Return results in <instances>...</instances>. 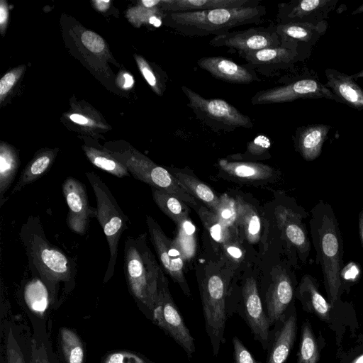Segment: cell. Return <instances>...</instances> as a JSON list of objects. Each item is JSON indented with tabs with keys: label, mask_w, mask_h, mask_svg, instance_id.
I'll use <instances>...</instances> for the list:
<instances>
[{
	"label": "cell",
	"mask_w": 363,
	"mask_h": 363,
	"mask_svg": "<svg viewBox=\"0 0 363 363\" xmlns=\"http://www.w3.org/2000/svg\"><path fill=\"white\" fill-rule=\"evenodd\" d=\"M20 237L30 270L44 283L52 308L57 309L75 288V261L48 240L38 217L28 218L21 227Z\"/></svg>",
	"instance_id": "cell-1"
},
{
	"label": "cell",
	"mask_w": 363,
	"mask_h": 363,
	"mask_svg": "<svg viewBox=\"0 0 363 363\" xmlns=\"http://www.w3.org/2000/svg\"><path fill=\"white\" fill-rule=\"evenodd\" d=\"M309 221L317 264L321 269L329 303L339 299L342 285L343 240L332 206L319 200L311 209Z\"/></svg>",
	"instance_id": "cell-2"
},
{
	"label": "cell",
	"mask_w": 363,
	"mask_h": 363,
	"mask_svg": "<svg viewBox=\"0 0 363 363\" xmlns=\"http://www.w3.org/2000/svg\"><path fill=\"white\" fill-rule=\"evenodd\" d=\"M161 269L148 246L146 233L126 238L123 272L128 289L140 311L152 321Z\"/></svg>",
	"instance_id": "cell-3"
},
{
	"label": "cell",
	"mask_w": 363,
	"mask_h": 363,
	"mask_svg": "<svg viewBox=\"0 0 363 363\" xmlns=\"http://www.w3.org/2000/svg\"><path fill=\"white\" fill-rule=\"evenodd\" d=\"M267 13L263 5L166 13L163 23L186 36L225 34L235 27L258 24Z\"/></svg>",
	"instance_id": "cell-4"
},
{
	"label": "cell",
	"mask_w": 363,
	"mask_h": 363,
	"mask_svg": "<svg viewBox=\"0 0 363 363\" xmlns=\"http://www.w3.org/2000/svg\"><path fill=\"white\" fill-rule=\"evenodd\" d=\"M96 199V218L106 238L109 248V260L104 277L107 283L113 276L118 249L123 233L128 228V218L121 210L109 188L94 172L86 174Z\"/></svg>",
	"instance_id": "cell-5"
},
{
	"label": "cell",
	"mask_w": 363,
	"mask_h": 363,
	"mask_svg": "<svg viewBox=\"0 0 363 363\" xmlns=\"http://www.w3.org/2000/svg\"><path fill=\"white\" fill-rule=\"evenodd\" d=\"M113 155L126 167L135 179L149 184L151 187L167 191L196 211L199 210L200 206L196 199L167 169L135 150L115 152Z\"/></svg>",
	"instance_id": "cell-6"
},
{
	"label": "cell",
	"mask_w": 363,
	"mask_h": 363,
	"mask_svg": "<svg viewBox=\"0 0 363 363\" xmlns=\"http://www.w3.org/2000/svg\"><path fill=\"white\" fill-rule=\"evenodd\" d=\"M182 90L188 99V106L196 117L214 131L231 132L238 128H251L250 118L220 99H206L183 85Z\"/></svg>",
	"instance_id": "cell-7"
},
{
	"label": "cell",
	"mask_w": 363,
	"mask_h": 363,
	"mask_svg": "<svg viewBox=\"0 0 363 363\" xmlns=\"http://www.w3.org/2000/svg\"><path fill=\"white\" fill-rule=\"evenodd\" d=\"M200 291L206 330L216 357L220 345L225 342L226 285L222 275L219 272H207L201 281Z\"/></svg>",
	"instance_id": "cell-8"
},
{
	"label": "cell",
	"mask_w": 363,
	"mask_h": 363,
	"mask_svg": "<svg viewBox=\"0 0 363 363\" xmlns=\"http://www.w3.org/2000/svg\"><path fill=\"white\" fill-rule=\"evenodd\" d=\"M304 99H326L342 104L320 82L317 73L313 71L291 79L282 85L257 91L252 97L251 103L252 105H263Z\"/></svg>",
	"instance_id": "cell-9"
},
{
	"label": "cell",
	"mask_w": 363,
	"mask_h": 363,
	"mask_svg": "<svg viewBox=\"0 0 363 363\" xmlns=\"http://www.w3.org/2000/svg\"><path fill=\"white\" fill-rule=\"evenodd\" d=\"M152 322L181 346L189 358L192 357L195 352L194 338L171 296L163 269L160 274Z\"/></svg>",
	"instance_id": "cell-10"
},
{
	"label": "cell",
	"mask_w": 363,
	"mask_h": 363,
	"mask_svg": "<svg viewBox=\"0 0 363 363\" xmlns=\"http://www.w3.org/2000/svg\"><path fill=\"white\" fill-rule=\"evenodd\" d=\"M1 306L0 363H30L33 330L21 316Z\"/></svg>",
	"instance_id": "cell-11"
},
{
	"label": "cell",
	"mask_w": 363,
	"mask_h": 363,
	"mask_svg": "<svg viewBox=\"0 0 363 363\" xmlns=\"http://www.w3.org/2000/svg\"><path fill=\"white\" fill-rule=\"evenodd\" d=\"M213 47H225L229 52H237L239 56L268 48L281 45L276 31V25L267 27H252L245 30H233L214 36L209 42Z\"/></svg>",
	"instance_id": "cell-12"
},
{
	"label": "cell",
	"mask_w": 363,
	"mask_h": 363,
	"mask_svg": "<svg viewBox=\"0 0 363 363\" xmlns=\"http://www.w3.org/2000/svg\"><path fill=\"white\" fill-rule=\"evenodd\" d=\"M146 224L150 240L163 269L176 281L183 292L191 296V291L184 276V259L175 244L164 234L157 222L150 216H146Z\"/></svg>",
	"instance_id": "cell-13"
},
{
	"label": "cell",
	"mask_w": 363,
	"mask_h": 363,
	"mask_svg": "<svg viewBox=\"0 0 363 363\" xmlns=\"http://www.w3.org/2000/svg\"><path fill=\"white\" fill-rule=\"evenodd\" d=\"M278 226L289 246L294 250L303 264H306L311 252V241L303 220L308 213L300 206H279L275 211Z\"/></svg>",
	"instance_id": "cell-14"
},
{
	"label": "cell",
	"mask_w": 363,
	"mask_h": 363,
	"mask_svg": "<svg viewBox=\"0 0 363 363\" xmlns=\"http://www.w3.org/2000/svg\"><path fill=\"white\" fill-rule=\"evenodd\" d=\"M62 189L68 207L67 225L72 232L84 235L96 211L89 204L86 186L76 178L68 177L63 182Z\"/></svg>",
	"instance_id": "cell-15"
},
{
	"label": "cell",
	"mask_w": 363,
	"mask_h": 363,
	"mask_svg": "<svg viewBox=\"0 0 363 363\" xmlns=\"http://www.w3.org/2000/svg\"><path fill=\"white\" fill-rule=\"evenodd\" d=\"M275 25L281 45L296 50L303 60L311 56L313 48L328 28V21L317 25L301 22Z\"/></svg>",
	"instance_id": "cell-16"
},
{
	"label": "cell",
	"mask_w": 363,
	"mask_h": 363,
	"mask_svg": "<svg viewBox=\"0 0 363 363\" xmlns=\"http://www.w3.org/2000/svg\"><path fill=\"white\" fill-rule=\"evenodd\" d=\"M240 57L246 61L250 68L265 77L292 69L298 62L304 61L296 50L281 45L247 52Z\"/></svg>",
	"instance_id": "cell-17"
},
{
	"label": "cell",
	"mask_w": 363,
	"mask_h": 363,
	"mask_svg": "<svg viewBox=\"0 0 363 363\" xmlns=\"http://www.w3.org/2000/svg\"><path fill=\"white\" fill-rule=\"evenodd\" d=\"M338 0H292L278 4L277 23L301 22L319 24L327 21Z\"/></svg>",
	"instance_id": "cell-18"
},
{
	"label": "cell",
	"mask_w": 363,
	"mask_h": 363,
	"mask_svg": "<svg viewBox=\"0 0 363 363\" xmlns=\"http://www.w3.org/2000/svg\"><path fill=\"white\" fill-rule=\"evenodd\" d=\"M242 298L246 322L255 338L266 350L269 344L270 323L264 311L254 278L249 277L246 279L242 288Z\"/></svg>",
	"instance_id": "cell-19"
},
{
	"label": "cell",
	"mask_w": 363,
	"mask_h": 363,
	"mask_svg": "<svg viewBox=\"0 0 363 363\" xmlns=\"http://www.w3.org/2000/svg\"><path fill=\"white\" fill-rule=\"evenodd\" d=\"M294 294V284L289 271L282 267H277L266 293L267 315L270 325L282 318Z\"/></svg>",
	"instance_id": "cell-20"
},
{
	"label": "cell",
	"mask_w": 363,
	"mask_h": 363,
	"mask_svg": "<svg viewBox=\"0 0 363 363\" xmlns=\"http://www.w3.org/2000/svg\"><path fill=\"white\" fill-rule=\"evenodd\" d=\"M197 64L212 77L225 82L247 84L260 81L257 73L247 64L239 65L222 56L203 57Z\"/></svg>",
	"instance_id": "cell-21"
},
{
	"label": "cell",
	"mask_w": 363,
	"mask_h": 363,
	"mask_svg": "<svg viewBox=\"0 0 363 363\" xmlns=\"http://www.w3.org/2000/svg\"><path fill=\"white\" fill-rule=\"evenodd\" d=\"M331 129L327 124H308L298 127L294 136V147L306 161H313L321 154Z\"/></svg>",
	"instance_id": "cell-22"
},
{
	"label": "cell",
	"mask_w": 363,
	"mask_h": 363,
	"mask_svg": "<svg viewBox=\"0 0 363 363\" xmlns=\"http://www.w3.org/2000/svg\"><path fill=\"white\" fill-rule=\"evenodd\" d=\"M325 86L338 97L342 104L356 110H363V89L351 74L333 68L325 70Z\"/></svg>",
	"instance_id": "cell-23"
},
{
	"label": "cell",
	"mask_w": 363,
	"mask_h": 363,
	"mask_svg": "<svg viewBox=\"0 0 363 363\" xmlns=\"http://www.w3.org/2000/svg\"><path fill=\"white\" fill-rule=\"evenodd\" d=\"M259 2V0H161L160 6L164 12L170 13L256 6Z\"/></svg>",
	"instance_id": "cell-24"
},
{
	"label": "cell",
	"mask_w": 363,
	"mask_h": 363,
	"mask_svg": "<svg viewBox=\"0 0 363 363\" xmlns=\"http://www.w3.org/2000/svg\"><path fill=\"white\" fill-rule=\"evenodd\" d=\"M26 314L33 330L30 363H60L50 340L48 318L31 313Z\"/></svg>",
	"instance_id": "cell-25"
},
{
	"label": "cell",
	"mask_w": 363,
	"mask_h": 363,
	"mask_svg": "<svg viewBox=\"0 0 363 363\" xmlns=\"http://www.w3.org/2000/svg\"><path fill=\"white\" fill-rule=\"evenodd\" d=\"M318 289V280L312 275L306 274L302 277L296 295L306 311L314 313L325 320L328 318L332 306L321 295Z\"/></svg>",
	"instance_id": "cell-26"
},
{
	"label": "cell",
	"mask_w": 363,
	"mask_h": 363,
	"mask_svg": "<svg viewBox=\"0 0 363 363\" xmlns=\"http://www.w3.org/2000/svg\"><path fill=\"white\" fill-rule=\"evenodd\" d=\"M218 164L219 168L227 174L247 180L266 179L274 174L271 167L250 161H230L220 159Z\"/></svg>",
	"instance_id": "cell-27"
},
{
	"label": "cell",
	"mask_w": 363,
	"mask_h": 363,
	"mask_svg": "<svg viewBox=\"0 0 363 363\" xmlns=\"http://www.w3.org/2000/svg\"><path fill=\"white\" fill-rule=\"evenodd\" d=\"M23 308L26 313L43 318H47L48 308L52 309L48 289L38 277L26 286Z\"/></svg>",
	"instance_id": "cell-28"
},
{
	"label": "cell",
	"mask_w": 363,
	"mask_h": 363,
	"mask_svg": "<svg viewBox=\"0 0 363 363\" xmlns=\"http://www.w3.org/2000/svg\"><path fill=\"white\" fill-rule=\"evenodd\" d=\"M296 315L291 314L279 331L269 352L267 363H284L293 347L296 335Z\"/></svg>",
	"instance_id": "cell-29"
},
{
	"label": "cell",
	"mask_w": 363,
	"mask_h": 363,
	"mask_svg": "<svg viewBox=\"0 0 363 363\" xmlns=\"http://www.w3.org/2000/svg\"><path fill=\"white\" fill-rule=\"evenodd\" d=\"M58 345L63 363H85L84 342L74 329L65 326L59 329Z\"/></svg>",
	"instance_id": "cell-30"
},
{
	"label": "cell",
	"mask_w": 363,
	"mask_h": 363,
	"mask_svg": "<svg viewBox=\"0 0 363 363\" xmlns=\"http://www.w3.org/2000/svg\"><path fill=\"white\" fill-rule=\"evenodd\" d=\"M54 158L55 154L52 151H45L35 156L21 172L9 197L42 177L50 168Z\"/></svg>",
	"instance_id": "cell-31"
},
{
	"label": "cell",
	"mask_w": 363,
	"mask_h": 363,
	"mask_svg": "<svg viewBox=\"0 0 363 363\" xmlns=\"http://www.w3.org/2000/svg\"><path fill=\"white\" fill-rule=\"evenodd\" d=\"M172 175L177 179L182 186L194 199L203 202L209 209L216 211L219 197L213 190L196 177L177 170H172Z\"/></svg>",
	"instance_id": "cell-32"
},
{
	"label": "cell",
	"mask_w": 363,
	"mask_h": 363,
	"mask_svg": "<svg viewBox=\"0 0 363 363\" xmlns=\"http://www.w3.org/2000/svg\"><path fill=\"white\" fill-rule=\"evenodd\" d=\"M19 167L18 156L10 146L0 148V206L6 201L4 195L11 187Z\"/></svg>",
	"instance_id": "cell-33"
},
{
	"label": "cell",
	"mask_w": 363,
	"mask_h": 363,
	"mask_svg": "<svg viewBox=\"0 0 363 363\" xmlns=\"http://www.w3.org/2000/svg\"><path fill=\"white\" fill-rule=\"evenodd\" d=\"M152 198L160 210L176 224L188 218L189 206L178 197L164 190L151 187Z\"/></svg>",
	"instance_id": "cell-34"
},
{
	"label": "cell",
	"mask_w": 363,
	"mask_h": 363,
	"mask_svg": "<svg viewBox=\"0 0 363 363\" xmlns=\"http://www.w3.org/2000/svg\"><path fill=\"white\" fill-rule=\"evenodd\" d=\"M238 218L236 224L243 230L245 238L250 243L259 242L261 231L260 218L255 208L250 203L238 199Z\"/></svg>",
	"instance_id": "cell-35"
},
{
	"label": "cell",
	"mask_w": 363,
	"mask_h": 363,
	"mask_svg": "<svg viewBox=\"0 0 363 363\" xmlns=\"http://www.w3.org/2000/svg\"><path fill=\"white\" fill-rule=\"evenodd\" d=\"M89 161L96 167L118 178L129 177L126 167L107 152L92 147L84 149Z\"/></svg>",
	"instance_id": "cell-36"
},
{
	"label": "cell",
	"mask_w": 363,
	"mask_h": 363,
	"mask_svg": "<svg viewBox=\"0 0 363 363\" xmlns=\"http://www.w3.org/2000/svg\"><path fill=\"white\" fill-rule=\"evenodd\" d=\"M177 233L174 241L180 250L184 260L192 259L196 250V227L189 217L177 224Z\"/></svg>",
	"instance_id": "cell-37"
},
{
	"label": "cell",
	"mask_w": 363,
	"mask_h": 363,
	"mask_svg": "<svg viewBox=\"0 0 363 363\" xmlns=\"http://www.w3.org/2000/svg\"><path fill=\"white\" fill-rule=\"evenodd\" d=\"M203 225L216 242H224L228 238V228L220 221L216 213L208 207L200 206L197 211Z\"/></svg>",
	"instance_id": "cell-38"
},
{
	"label": "cell",
	"mask_w": 363,
	"mask_h": 363,
	"mask_svg": "<svg viewBox=\"0 0 363 363\" xmlns=\"http://www.w3.org/2000/svg\"><path fill=\"white\" fill-rule=\"evenodd\" d=\"M319 358L318 345L308 323L302 327L301 340L297 363H317Z\"/></svg>",
	"instance_id": "cell-39"
},
{
	"label": "cell",
	"mask_w": 363,
	"mask_h": 363,
	"mask_svg": "<svg viewBox=\"0 0 363 363\" xmlns=\"http://www.w3.org/2000/svg\"><path fill=\"white\" fill-rule=\"evenodd\" d=\"M220 221L229 228L237 223L238 201L226 194L221 195L214 211Z\"/></svg>",
	"instance_id": "cell-40"
},
{
	"label": "cell",
	"mask_w": 363,
	"mask_h": 363,
	"mask_svg": "<svg viewBox=\"0 0 363 363\" xmlns=\"http://www.w3.org/2000/svg\"><path fill=\"white\" fill-rule=\"evenodd\" d=\"M139 69L146 82L158 95H162L165 88L166 79H163L160 74L155 72L150 65L142 57L135 56Z\"/></svg>",
	"instance_id": "cell-41"
},
{
	"label": "cell",
	"mask_w": 363,
	"mask_h": 363,
	"mask_svg": "<svg viewBox=\"0 0 363 363\" xmlns=\"http://www.w3.org/2000/svg\"><path fill=\"white\" fill-rule=\"evenodd\" d=\"M101 363H152L142 354L126 350H113L106 353Z\"/></svg>",
	"instance_id": "cell-42"
},
{
	"label": "cell",
	"mask_w": 363,
	"mask_h": 363,
	"mask_svg": "<svg viewBox=\"0 0 363 363\" xmlns=\"http://www.w3.org/2000/svg\"><path fill=\"white\" fill-rule=\"evenodd\" d=\"M271 140L265 135H257L247 146L246 151L242 155H236L241 159H252L264 157L269 153Z\"/></svg>",
	"instance_id": "cell-43"
},
{
	"label": "cell",
	"mask_w": 363,
	"mask_h": 363,
	"mask_svg": "<svg viewBox=\"0 0 363 363\" xmlns=\"http://www.w3.org/2000/svg\"><path fill=\"white\" fill-rule=\"evenodd\" d=\"M81 40L89 51L94 53L101 52L105 48L104 41L101 36L90 30L82 33Z\"/></svg>",
	"instance_id": "cell-44"
},
{
	"label": "cell",
	"mask_w": 363,
	"mask_h": 363,
	"mask_svg": "<svg viewBox=\"0 0 363 363\" xmlns=\"http://www.w3.org/2000/svg\"><path fill=\"white\" fill-rule=\"evenodd\" d=\"M233 344L235 363H257L251 353L237 337L233 338Z\"/></svg>",
	"instance_id": "cell-45"
},
{
	"label": "cell",
	"mask_w": 363,
	"mask_h": 363,
	"mask_svg": "<svg viewBox=\"0 0 363 363\" xmlns=\"http://www.w3.org/2000/svg\"><path fill=\"white\" fill-rule=\"evenodd\" d=\"M18 74V73H17ZM16 72H10L6 74L0 81V96L1 101L4 99V96L10 91L16 83L18 75Z\"/></svg>",
	"instance_id": "cell-46"
},
{
	"label": "cell",
	"mask_w": 363,
	"mask_h": 363,
	"mask_svg": "<svg viewBox=\"0 0 363 363\" xmlns=\"http://www.w3.org/2000/svg\"><path fill=\"white\" fill-rule=\"evenodd\" d=\"M117 82L118 85L125 89L131 88L134 84V79L133 76L127 72L120 74Z\"/></svg>",
	"instance_id": "cell-47"
},
{
	"label": "cell",
	"mask_w": 363,
	"mask_h": 363,
	"mask_svg": "<svg viewBox=\"0 0 363 363\" xmlns=\"http://www.w3.org/2000/svg\"><path fill=\"white\" fill-rule=\"evenodd\" d=\"M8 18L9 10L6 3L4 1H1L0 4V25L2 33L6 26Z\"/></svg>",
	"instance_id": "cell-48"
},
{
	"label": "cell",
	"mask_w": 363,
	"mask_h": 363,
	"mask_svg": "<svg viewBox=\"0 0 363 363\" xmlns=\"http://www.w3.org/2000/svg\"><path fill=\"white\" fill-rule=\"evenodd\" d=\"M226 253L234 259H240L242 257L241 250L235 245L227 246Z\"/></svg>",
	"instance_id": "cell-49"
},
{
	"label": "cell",
	"mask_w": 363,
	"mask_h": 363,
	"mask_svg": "<svg viewBox=\"0 0 363 363\" xmlns=\"http://www.w3.org/2000/svg\"><path fill=\"white\" fill-rule=\"evenodd\" d=\"M358 232L361 246L363 250V208L361 209L358 215Z\"/></svg>",
	"instance_id": "cell-50"
},
{
	"label": "cell",
	"mask_w": 363,
	"mask_h": 363,
	"mask_svg": "<svg viewBox=\"0 0 363 363\" xmlns=\"http://www.w3.org/2000/svg\"><path fill=\"white\" fill-rule=\"evenodd\" d=\"M69 118L74 123L81 125H85L88 123V119L82 115L73 113L70 115Z\"/></svg>",
	"instance_id": "cell-51"
},
{
	"label": "cell",
	"mask_w": 363,
	"mask_h": 363,
	"mask_svg": "<svg viewBox=\"0 0 363 363\" xmlns=\"http://www.w3.org/2000/svg\"><path fill=\"white\" fill-rule=\"evenodd\" d=\"M96 8L102 11H106L109 6V0L95 1Z\"/></svg>",
	"instance_id": "cell-52"
},
{
	"label": "cell",
	"mask_w": 363,
	"mask_h": 363,
	"mask_svg": "<svg viewBox=\"0 0 363 363\" xmlns=\"http://www.w3.org/2000/svg\"><path fill=\"white\" fill-rule=\"evenodd\" d=\"M143 5L146 8H152L161 3V0H143Z\"/></svg>",
	"instance_id": "cell-53"
},
{
	"label": "cell",
	"mask_w": 363,
	"mask_h": 363,
	"mask_svg": "<svg viewBox=\"0 0 363 363\" xmlns=\"http://www.w3.org/2000/svg\"><path fill=\"white\" fill-rule=\"evenodd\" d=\"M363 13V4L357 7L355 10L352 12V15H357Z\"/></svg>",
	"instance_id": "cell-54"
},
{
	"label": "cell",
	"mask_w": 363,
	"mask_h": 363,
	"mask_svg": "<svg viewBox=\"0 0 363 363\" xmlns=\"http://www.w3.org/2000/svg\"><path fill=\"white\" fill-rule=\"evenodd\" d=\"M352 363H363V354L359 356Z\"/></svg>",
	"instance_id": "cell-55"
}]
</instances>
